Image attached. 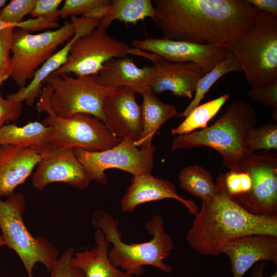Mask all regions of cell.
<instances>
[{
  "mask_svg": "<svg viewBox=\"0 0 277 277\" xmlns=\"http://www.w3.org/2000/svg\"><path fill=\"white\" fill-rule=\"evenodd\" d=\"M154 24L163 37L228 47L252 27L259 10L247 0H155Z\"/></svg>",
  "mask_w": 277,
  "mask_h": 277,
  "instance_id": "cell-1",
  "label": "cell"
},
{
  "mask_svg": "<svg viewBox=\"0 0 277 277\" xmlns=\"http://www.w3.org/2000/svg\"><path fill=\"white\" fill-rule=\"evenodd\" d=\"M218 193L202 202L186 234L189 246L200 254L218 256L224 246L239 236L268 234L277 236V215L255 214L246 210L228 193L224 174L216 180Z\"/></svg>",
  "mask_w": 277,
  "mask_h": 277,
  "instance_id": "cell-2",
  "label": "cell"
},
{
  "mask_svg": "<svg viewBox=\"0 0 277 277\" xmlns=\"http://www.w3.org/2000/svg\"><path fill=\"white\" fill-rule=\"evenodd\" d=\"M256 123V112L250 104L244 101H233L210 126L175 136L171 150L208 147L220 154L225 167L240 170L253 154L246 145L245 138Z\"/></svg>",
  "mask_w": 277,
  "mask_h": 277,
  "instance_id": "cell-3",
  "label": "cell"
},
{
  "mask_svg": "<svg viewBox=\"0 0 277 277\" xmlns=\"http://www.w3.org/2000/svg\"><path fill=\"white\" fill-rule=\"evenodd\" d=\"M92 223L112 244L108 256L116 267H121L128 274L136 277L143 274V266L145 265L155 267L166 273L172 272V266L164 263L163 261L170 255L174 245L171 236L165 231L161 216H153L145 224V229L153 236L151 240L130 244L122 240V234L118 228V221L110 213L96 211L92 217Z\"/></svg>",
  "mask_w": 277,
  "mask_h": 277,
  "instance_id": "cell-4",
  "label": "cell"
},
{
  "mask_svg": "<svg viewBox=\"0 0 277 277\" xmlns=\"http://www.w3.org/2000/svg\"><path fill=\"white\" fill-rule=\"evenodd\" d=\"M228 48L251 88L277 80V16L259 11L251 29Z\"/></svg>",
  "mask_w": 277,
  "mask_h": 277,
  "instance_id": "cell-5",
  "label": "cell"
},
{
  "mask_svg": "<svg viewBox=\"0 0 277 277\" xmlns=\"http://www.w3.org/2000/svg\"><path fill=\"white\" fill-rule=\"evenodd\" d=\"M53 91L47 83L36 104L39 112L48 115L42 123L52 129L48 145L55 148H79L88 151H101L111 148L122 140L114 136L98 118L90 114L78 113L69 118L56 115L49 105Z\"/></svg>",
  "mask_w": 277,
  "mask_h": 277,
  "instance_id": "cell-6",
  "label": "cell"
},
{
  "mask_svg": "<svg viewBox=\"0 0 277 277\" xmlns=\"http://www.w3.org/2000/svg\"><path fill=\"white\" fill-rule=\"evenodd\" d=\"M25 202L21 192H14L5 201L0 199V229L5 245L19 256L28 277H33L37 263L50 272L59 256L51 242L43 236L34 237L29 231L23 220Z\"/></svg>",
  "mask_w": 277,
  "mask_h": 277,
  "instance_id": "cell-7",
  "label": "cell"
},
{
  "mask_svg": "<svg viewBox=\"0 0 277 277\" xmlns=\"http://www.w3.org/2000/svg\"><path fill=\"white\" fill-rule=\"evenodd\" d=\"M44 83H48L53 88L49 105L58 116L69 118L78 113L87 114L105 124L104 102L114 89L101 85L97 75L75 78L66 73H52Z\"/></svg>",
  "mask_w": 277,
  "mask_h": 277,
  "instance_id": "cell-8",
  "label": "cell"
},
{
  "mask_svg": "<svg viewBox=\"0 0 277 277\" xmlns=\"http://www.w3.org/2000/svg\"><path fill=\"white\" fill-rule=\"evenodd\" d=\"M75 32V25L71 19L58 29L38 34L21 28L14 29L11 49L12 80L19 88L26 86L36 70Z\"/></svg>",
  "mask_w": 277,
  "mask_h": 277,
  "instance_id": "cell-9",
  "label": "cell"
},
{
  "mask_svg": "<svg viewBox=\"0 0 277 277\" xmlns=\"http://www.w3.org/2000/svg\"><path fill=\"white\" fill-rule=\"evenodd\" d=\"M155 146L140 149L130 138H125L116 146L101 151H88L74 148V153L92 181L105 185V171L116 168L133 176L151 173L154 167Z\"/></svg>",
  "mask_w": 277,
  "mask_h": 277,
  "instance_id": "cell-10",
  "label": "cell"
},
{
  "mask_svg": "<svg viewBox=\"0 0 277 277\" xmlns=\"http://www.w3.org/2000/svg\"><path fill=\"white\" fill-rule=\"evenodd\" d=\"M107 30L97 26L73 43L66 63L55 74L73 73L77 76L97 75L108 61L128 55L130 47L110 36Z\"/></svg>",
  "mask_w": 277,
  "mask_h": 277,
  "instance_id": "cell-11",
  "label": "cell"
},
{
  "mask_svg": "<svg viewBox=\"0 0 277 277\" xmlns=\"http://www.w3.org/2000/svg\"><path fill=\"white\" fill-rule=\"evenodd\" d=\"M240 170L249 173L251 187L247 193L233 197L251 213L277 215L276 153H253Z\"/></svg>",
  "mask_w": 277,
  "mask_h": 277,
  "instance_id": "cell-12",
  "label": "cell"
},
{
  "mask_svg": "<svg viewBox=\"0 0 277 277\" xmlns=\"http://www.w3.org/2000/svg\"><path fill=\"white\" fill-rule=\"evenodd\" d=\"M43 157L32 174L31 183L37 190L61 182L78 189H86L91 179L76 157L73 148H55L48 144L42 150Z\"/></svg>",
  "mask_w": 277,
  "mask_h": 277,
  "instance_id": "cell-13",
  "label": "cell"
},
{
  "mask_svg": "<svg viewBox=\"0 0 277 277\" xmlns=\"http://www.w3.org/2000/svg\"><path fill=\"white\" fill-rule=\"evenodd\" d=\"M132 48L155 54L173 63H193L206 72L224 60L229 50L225 47L201 45L164 38L134 39Z\"/></svg>",
  "mask_w": 277,
  "mask_h": 277,
  "instance_id": "cell-14",
  "label": "cell"
},
{
  "mask_svg": "<svg viewBox=\"0 0 277 277\" xmlns=\"http://www.w3.org/2000/svg\"><path fill=\"white\" fill-rule=\"evenodd\" d=\"M128 54L143 57L154 64L150 88L155 94L170 91L176 96L192 98L198 81L207 73L193 63L170 62L138 49L130 47Z\"/></svg>",
  "mask_w": 277,
  "mask_h": 277,
  "instance_id": "cell-15",
  "label": "cell"
},
{
  "mask_svg": "<svg viewBox=\"0 0 277 277\" xmlns=\"http://www.w3.org/2000/svg\"><path fill=\"white\" fill-rule=\"evenodd\" d=\"M136 93L129 87L114 89L103 105L105 124L110 131L119 138H129L134 143L143 129L142 108L136 102Z\"/></svg>",
  "mask_w": 277,
  "mask_h": 277,
  "instance_id": "cell-16",
  "label": "cell"
},
{
  "mask_svg": "<svg viewBox=\"0 0 277 277\" xmlns=\"http://www.w3.org/2000/svg\"><path fill=\"white\" fill-rule=\"evenodd\" d=\"M231 263L233 277H243L256 262L270 261L277 264V236L252 234L235 238L223 248Z\"/></svg>",
  "mask_w": 277,
  "mask_h": 277,
  "instance_id": "cell-17",
  "label": "cell"
},
{
  "mask_svg": "<svg viewBox=\"0 0 277 277\" xmlns=\"http://www.w3.org/2000/svg\"><path fill=\"white\" fill-rule=\"evenodd\" d=\"M75 25V32L73 36L65 46L56 51L47 60L36 70L29 84L14 93L7 96V98L17 102H25L31 106L42 93V87L45 79L51 74L56 71L67 62L73 43L78 38L91 32L98 25L99 22L84 17H71Z\"/></svg>",
  "mask_w": 277,
  "mask_h": 277,
  "instance_id": "cell-18",
  "label": "cell"
},
{
  "mask_svg": "<svg viewBox=\"0 0 277 277\" xmlns=\"http://www.w3.org/2000/svg\"><path fill=\"white\" fill-rule=\"evenodd\" d=\"M43 149L0 146V197H7L23 184L43 157Z\"/></svg>",
  "mask_w": 277,
  "mask_h": 277,
  "instance_id": "cell-19",
  "label": "cell"
},
{
  "mask_svg": "<svg viewBox=\"0 0 277 277\" xmlns=\"http://www.w3.org/2000/svg\"><path fill=\"white\" fill-rule=\"evenodd\" d=\"M165 199H173L182 203L189 212L195 215L199 207L191 199H185L177 193L170 182L153 176L151 174L133 176L123 196L121 205L124 211L131 212L142 204Z\"/></svg>",
  "mask_w": 277,
  "mask_h": 277,
  "instance_id": "cell-20",
  "label": "cell"
},
{
  "mask_svg": "<svg viewBox=\"0 0 277 277\" xmlns=\"http://www.w3.org/2000/svg\"><path fill=\"white\" fill-rule=\"evenodd\" d=\"M155 71L154 66L140 68L132 58L126 56L106 62L97 74L98 82L111 89L129 87L140 93L150 87Z\"/></svg>",
  "mask_w": 277,
  "mask_h": 277,
  "instance_id": "cell-21",
  "label": "cell"
},
{
  "mask_svg": "<svg viewBox=\"0 0 277 277\" xmlns=\"http://www.w3.org/2000/svg\"><path fill=\"white\" fill-rule=\"evenodd\" d=\"M94 240V247L75 252L71 260V265L82 270L85 277H136L120 270L111 263L108 256L110 243L101 230H96Z\"/></svg>",
  "mask_w": 277,
  "mask_h": 277,
  "instance_id": "cell-22",
  "label": "cell"
},
{
  "mask_svg": "<svg viewBox=\"0 0 277 277\" xmlns=\"http://www.w3.org/2000/svg\"><path fill=\"white\" fill-rule=\"evenodd\" d=\"M140 94L143 96V129L140 139L134 145L145 149L152 145L153 136L161 126L178 113L174 105L162 102L150 87L144 89Z\"/></svg>",
  "mask_w": 277,
  "mask_h": 277,
  "instance_id": "cell-23",
  "label": "cell"
},
{
  "mask_svg": "<svg viewBox=\"0 0 277 277\" xmlns=\"http://www.w3.org/2000/svg\"><path fill=\"white\" fill-rule=\"evenodd\" d=\"M51 132L50 127L38 122H30L22 127L15 124L4 125L0 129V146L12 145L43 149Z\"/></svg>",
  "mask_w": 277,
  "mask_h": 277,
  "instance_id": "cell-24",
  "label": "cell"
},
{
  "mask_svg": "<svg viewBox=\"0 0 277 277\" xmlns=\"http://www.w3.org/2000/svg\"><path fill=\"white\" fill-rule=\"evenodd\" d=\"M154 15V6L150 0H113L109 13L99 22L98 27L107 29L114 20L126 24L138 21Z\"/></svg>",
  "mask_w": 277,
  "mask_h": 277,
  "instance_id": "cell-25",
  "label": "cell"
},
{
  "mask_svg": "<svg viewBox=\"0 0 277 277\" xmlns=\"http://www.w3.org/2000/svg\"><path fill=\"white\" fill-rule=\"evenodd\" d=\"M180 186L185 191L209 202L217 195L218 188L211 173L199 165L187 166L179 174Z\"/></svg>",
  "mask_w": 277,
  "mask_h": 277,
  "instance_id": "cell-26",
  "label": "cell"
},
{
  "mask_svg": "<svg viewBox=\"0 0 277 277\" xmlns=\"http://www.w3.org/2000/svg\"><path fill=\"white\" fill-rule=\"evenodd\" d=\"M242 71L235 55L229 50L226 58L218 63L213 69L202 77L197 82L193 99L179 116H187L200 104L212 86L225 74L233 72Z\"/></svg>",
  "mask_w": 277,
  "mask_h": 277,
  "instance_id": "cell-27",
  "label": "cell"
},
{
  "mask_svg": "<svg viewBox=\"0 0 277 277\" xmlns=\"http://www.w3.org/2000/svg\"><path fill=\"white\" fill-rule=\"evenodd\" d=\"M229 97V94H225L200 104L177 127L171 130V134H186L196 129L206 128L208 122L217 113Z\"/></svg>",
  "mask_w": 277,
  "mask_h": 277,
  "instance_id": "cell-28",
  "label": "cell"
},
{
  "mask_svg": "<svg viewBox=\"0 0 277 277\" xmlns=\"http://www.w3.org/2000/svg\"><path fill=\"white\" fill-rule=\"evenodd\" d=\"M36 0H12L5 6L0 11V20L11 24L21 26V29L29 32L34 31L37 28L36 19L24 20L31 13Z\"/></svg>",
  "mask_w": 277,
  "mask_h": 277,
  "instance_id": "cell-29",
  "label": "cell"
},
{
  "mask_svg": "<svg viewBox=\"0 0 277 277\" xmlns=\"http://www.w3.org/2000/svg\"><path fill=\"white\" fill-rule=\"evenodd\" d=\"M245 142L252 153L260 150H276L277 125L269 123L252 128L247 133Z\"/></svg>",
  "mask_w": 277,
  "mask_h": 277,
  "instance_id": "cell-30",
  "label": "cell"
},
{
  "mask_svg": "<svg viewBox=\"0 0 277 277\" xmlns=\"http://www.w3.org/2000/svg\"><path fill=\"white\" fill-rule=\"evenodd\" d=\"M225 187L232 197L245 194L251 187V180L249 173L244 170H230L224 174Z\"/></svg>",
  "mask_w": 277,
  "mask_h": 277,
  "instance_id": "cell-31",
  "label": "cell"
},
{
  "mask_svg": "<svg viewBox=\"0 0 277 277\" xmlns=\"http://www.w3.org/2000/svg\"><path fill=\"white\" fill-rule=\"evenodd\" d=\"M75 252V250L73 247L66 249L53 265L49 277H85L82 270L71 264Z\"/></svg>",
  "mask_w": 277,
  "mask_h": 277,
  "instance_id": "cell-32",
  "label": "cell"
},
{
  "mask_svg": "<svg viewBox=\"0 0 277 277\" xmlns=\"http://www.w3.org/2000/svg\"><path fill=\"white\" fill-rule=\"evenodd\" d=\"M247 95L252 100L271 107L272 116L276 121L277 80L260 88H250Z\"/></svg>",
  "mask_w": 277,
  "mask_h": 277,
  "instance_id": "cell-33",
  "label": "cell"
},
{
  "mask_svg": "<svg viewBox=\"0 0 277 277\" xmlns=\"http://www.w3.org/2000/svg\"><path fill=\"white\" fill-rule=\"evenodd\" d=\"M109 0H66L60 10L61 17L84 15L95 7L108 3Z\"/></svg>",
  "mask_w": 277,
  "mask_h": 277,
  "instance_id": "cell-34",
  "label": "cell"
},
{
  "mask_svg": "<svg viewBox=\"0 0 277 277\" xmlns=\"http://www.w3.org/2000/svg\"><path fill=\"white\" fill-rule=\"evenodd\" d=\"M63 2L62 0H36L30 15L34 18L58 23L61 17L58 7Z\"/></svg>",
  "mask_w": 277,
  "mask_h": 277,
  "instance_id": "cell-35",
  "label": "cell"
},
{
  "mask_svg": "<svg viewBox=\"0 0 277 277\" xmlns=\"http://www.w3.org/2000/svg\"><path fill=\"white\" fill-rule=\"evenodd\" d=\"M22 103L4 98L0 92V129L6 122H16L20 117Z\"/></svg>",
  "mask_w": 277,
  "mask_h": 277,
  "instance_id": "cell-36",
  "label": "cell"
},
{
  "mask_svg": "<svg viewBox=\"0 0 277 277\" xmlns=\"http://www.w3.org/2000/svg\"><path fill=\"white\" fill-rule=\"evenodd\" d=\"M15 27H10L0 31V67L10 61L13 34Z\"/></svg>",
  "mask_w": 277,
  "mask_h": 277,
  "instance_id": "cell-37",
  "label": "cell"
},
{
  "mask_svg": "<svg viewBox=\"0 0 277 277\" xmlns=\"http://www.w3.org/2000/svg\"><path fill=\"white\" fill-rule=\"evenodd\" d=\"M247 1L259 11L277 16L276 0H247Z\"/></svg>",
  "mask_w": 277,
  "mask_h": 277,
  "instance_id": "cell-38",
  "label": "cell"
},
{
  "mask_svg": "<svg viewBox=\"0 0 277 277\" xmlns=\"http://www.w3.org/2000/svg\"><path fill=\"white\" fill-rule=\"evenodd\" d=\"M111 8V1H109L107 3L101 5L92 9L84 14L83 17L94 19L100 22L109 13Z\"/></svg>",
  "mask_w": 277,
  "mask_h": 277,
  "instance_id": "cell-39",
  "label": "cell"
},
{
  "mask_svg": "<svg viewBox=\"0 0 277 277\" xmlns=\"http://www.w3.org/2000/svg\"><path fill=\"white\" fill-rule=\"evenodd\" d=\"M12 60L10 61L4 66L0 67V86L2 83L11 77L12 72Z\"/></svg>",
  "mask_w": 277,
  "mask_h": 277,
  "instance_id": "cell-40",
  "label": "cell"
},
{
  "mask_svg": "<svg viewBox=\"0 0 277 277\" xmlns=\"http://www.w3.org/2000/svg\"><path fill=\"white\" fill-rule=\"evenodd\" d=\"M265 265V263H262L259 266V267H257V270L255 273V277H265L262 275V271ZM267 277H277V271H276L272 275Z\"/></svg>",
  "mask_w": 277,
  "mask_h": 277,
  "instance_id": "cell-41",
  "label": "cell"
},
{
  "mask_svg": "<svg viewBox=\"0 0 277 277\" xmlns=\"http://www.w3.org/2000/svg\"><path fill=\"white\" fill-rule=\"evenodd\" d=\"M10 27H13L17 28H21V25L8 24L0 20V31L5 28Z\"/></svg>",
  "mask_w": 277,
  "mask_h": 277,
  "instance_id": "cell-42",
  "label": "cell"
},
{
  "mask_svg": "<svg viewBox=\"0 0 277 277\" xmlns=\"http://www.w3.org/2000/svg\"><path fill=\"white\" fill-rule=\"evenodd\" d=\"M6 0H0V11L2 10V9L4 7L6 3Z\"/></svg>",
  "mask_w": 277,
  "mask_h": 277,
  "instance_id": "cell-43",
  "label": "cell"
},
{
  "mask_svg": "<svg viewBox=\"0 0 277 277\" xmlns=\"http://www.w3.org/2000/svg\"><path fill=\"white\" fill-rule=\"evenodd\" d=\"M5 245L4 241L2 235H0V247Z\"/></svg>",
  "mask_w": 277,
  "mask_h": 277,
  "instance_id": "cell-44",
  "label": "cell"
}]
</instances>
